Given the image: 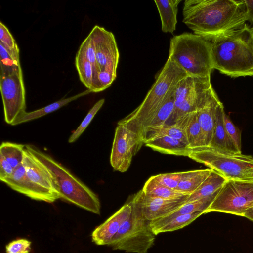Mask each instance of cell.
<instances>
[{
	"mask_svg": "<svg viewBox=\"0 0 253 253\" xmlns=\"http://www.w3.org/2000/svg\"><path fill=\"white\" fill-rule=\"evenodd\" d=\"M168 58L189 76L209 77L213 69L211 42L195 34L184 33L173 37Z\"/></svg>",
	"mask_w": 253,
	"mask_h": 253,
	"instance_id": "obj_5",
	"label": "cell"
},
{
	"mask_svg": "<svg viewBox=\"0 0 253 253\" xmlns=\"http://www.w3.org/2000/svg\"><path fill=\"white\" fill-rule=\"evenodd\" d=\"M142 190L144 194L148 196L165 199H176L189 195L162 185L152 176L145 182Z\"/></svg>",
	"mask_w": 253,
	"mask_h": 253,
	"instance_id": "obj_27",
	"label": "cell"
},
{
	"mask_svg": "<svg viewBox=\"0 0 253 253\" xmlns=\"http://www.w3.org/2000/svg\"><path fill=\"white\" fill-rule=\"evenodd\" d=\"M190 114L179 118L174 123L165 124L159 126L145 129L142 131L141 135V139L144 144L149 140L163 136H167L178 139L188 144L186 135V128Z\"/></svg>",
	"mask_w": 253,
	"mask_h": 253,
	"instance_id": "obj_18",
	"label": "cell"
},
{
	"mask_svg": "<svg viewBox=\"0 0 253 253\" xmlns=\"http://www.w3.org/2000/svg\"><path fill=\"white\" fill-rule=\"evenodd\" d=\"M31 242L26 239H18L9 243L5 247L6 253H29Z\"/></svg>",
	"mask_w": 253,
	"mask_h": 253,
	"instance_id": "obj_38",
	"label": "cell"
},
{
	"mask_svg": "<svg viewBox=\"0 0 253 253\" xmlns=\"http://www.w3.org/2000/svg\"><path fill=\"white\" fill-rule=\"evenodd\" d=\"M181 0H154L162 24V31L173 33L176 30L178 5Z\"/></svg>",
	"mask_w": 253,
	"mask_h": 253,
	"instance_id": "obj_23",
	"label": "cell"
},
{
	"mask_svg": "<svg viewBox=\"0 0 253 253\" xmlns=\"http://www.w3.org/2000/svg\"><path fill=\"white\" fill-rule=\"evenodd\" d=\"M214 93L211 76L187 75L178 82L174 88V109L166 124L174 123L183 116L196 112Z\"/></svg>",
	"mask_w": 253,
	"mask_h": 253,
	"instance_id": "obj_8",
	"label": "cell"
},
{
	"mask_svg": "<svg viewBox=\"0 0 253 253\" xmlns=\"http://www.w3.org/2000/svg\"><path fill=\"white\" fill-rule=\"evenodd\" d=\"M220 102L215 92L195 112L204 135L206 147H209L211 142L215 126L217 107Z\"/></svg>",
	"mask_w": 253,
	"mask_h": 253,
	"instance_id": "obj_16",
	"label": "cell"
},
{
	"mask_svg": "<svg viewBox=\"0 0 253 253\" xmlns=\"http://www.w3.org/2000/svg\"><path fill=\"white\" fill-rule=\"evenodd\" d=\"M220 189L210 196L192 202L185 203L165 217L172 218L178 215L189 214L199 211H204L205 214V211L211 204Z\"/></svg>",
	"mask_w": 253,
	"mask_h": 253,
	"instance_id": "obj_31",
	"label": "cell"
},
{
	"mask_svg": "<svg viewBox=\"0 0 253 253\" xmlns=\"http://www.w3.org/2000/svg\"><path fill=\"white\" fill-rule=\"evenodd\" d=\"M144 144L155 151L167 154L188 157L192 150L186 142L167 136L157 137Z\"/></svg>",
	"mask_w": 253,
	"mask_h": 253,
	"instance_id": "obj_21",
	"label": "cell"
},
{
	"mask_svg": "<svg viewBox=\"0 0 253 253\" xmlns=\"http://www.w3.org/2000/svg\"><path fill=\"white\" fill-rule=\"evenodd\" d=\"M117 73L105 70L98 72V78L102 91L108 88L115 80Z\"/></svg>",
	"mask_w": 253,
	"mask_h": 253,
	"instance_id": "obj_39",
	"label": "cell"
},
{
	"mask_svg": "<svg viewBox=\"0 0 253 253\" xmlns=\"http://www.w3.org/2000/svg\"><path fill=\"white\" fill-rule=\"evenodd\" d=\"M226 181V179L211 169L208 177L195 191L189 196L185 203L192 202L213 195L218 191Z\"/></svg>",
	"mask_w": 253,
	"mask_h": 253,
	"instance_id": "obj_25",
	"label": "cell"
},
{
	"mask_svg": "<svg viewBox=\"0 0 253 253\" xmlns=\"http://www.w3.org/2000/svg\"><path fill=\"white\" fill-rule=\"evenodd\" d=\"M243 217H246L253 221V209L246 212Z\"/></svg>",
	"mask_w": 253,
	"mask_h": 253,
	"instance_id": "obj_42",
	"label": "cell"
},
{
	"mask_svg": "<svg viewBox=\"0 0 253 253\" xmlns=\"http://www.w3.org/2000/svg\"><path fill=\"white\" fill-rule=\"evenodd\" d=\"M183 22L205 39L243 27L247 21L244 0H185Z\"/></svg>",
	"mask_w": 253,
	"mask_h": 253,
	"instance_id": "obj_1",
	"label": "cell"
},
{
	"mask_svg": "<svg viewBox=\"0 0 253 253\" xmlns=\"http://www.w3.org/2000/svg\"><path fill=\"white\" fill-rule=\"evenodd\" d=\"M206 39L213 69L234 78L253 76V35L247 24Z\"/></svg>",
	"mask_w": 253,
	"mask_h": 253,
	"instance_id": "obj_2",
	"label": "cell"
},
{
	"mask_svg": "<svg viewBox=\"0 0 253 253\" xmlns=\"http://www.w3.org/2000/svg\"><path fill=\"white\" fill-rule=\"evenodd\" d=\"M244 0L246 7L247 21L253 25V0Z\"/></svg>",
	"mask_w": 253,
	"mask_h": 253,
	"instance_id": "obj_41",
	"label": "cell"
},
{
	"mask_svg": "<svg viewBox=\"0 0 253 253\" xmlns=\"http://www.w3.org/2000/svg\"><path fill=\"white\" fill-rule=\"evenodd\" d=\"M224 113L223 104L220 102L217 107L215 126L209 147L220 152L230 153H241L226 132L223 122Z\"/></svg>",
	"mask_w": 253,
	"mask_h": 253,
	"instance_id": "obj_19",
	"label": "cell"
},
{
	"mask_svg": "<svg viewBox=\"0 0 253 253\" xmlns=\"http://www.w3.org/2000/svg\"><path fill=\"white\" fill-rule=\"evenodd\" d=\"M15 169L5 159L4 157L0 154V180L3 182L9 178L14 172Z\"/></svg>",
	"mask_w": 253,
	"mask_h": 253,
	"instance_id": "obj_40",
	"label": "cell"
},
{
	"mask_svg": "<svg viewBox=\"0 0 253 253\" xmlns=\"http://www.w3.org/2000/svg\"><path fill=\"white\" fill-rule=\"evenodd\" d=\"M0 89L4 121L11 125L26 111L25 89L22 71L0 77Z\"/></svg>",
	"mask_w": 253,
	"mask_h": 253,
	"instance_id": "obj_11",
	"label": "cell"
},
{
	"mask_svg": "<svg viewBox=\"0 0 253 253\" xmlns=\"http://www.w3.org/2000/svg\"><path fill=\"white\" fill-rule=\"evenodd\" d=\"M91 92L92 91L91 90L87 89V90L75 95L66 98L61 99L60 100L54 102L42 108L31 112L25 111L21 114L11 125H17L41 118L48 114L57 110L63 106L81 97L87 95Z\"/></svg>",
	"mask_w": 253,
	"mask_h": 253,
	"instance_id": "obj_24",
	"label": "cell"
},
{
	"mask_svg": "<svg viewBox=\"0 0 253 253\" xmlns=\"http://www.w3.org/2000/svg\"><path fill=\"white\" fill-rule=\"evenodd\" d=\"M131 204L130 215L122 224L109 246L114 250L128 253H146L154 245L156 235L151 228L150 221Z\"/></svg>",
	"mask_w": 253,
	"mask_h": 253,
	"instance_id": "obj_7",
	"label": "cell"
},
{
	"mask_svg": "<svg viewBox=\"0 0 253 253\" xmlns=\"http://www.w3.org/2000/svg\"><path fill=\"white\" fill-rule=\"evenodd\" d=\"M223 122L226 132L238 150L241 152V131L225 113L223 114Z\"/></svg>",
	"mask_w": 253,
	"mask_h": 253,
	"instance_id": "obj_37",
	"label": "cell"
},
{
	"mask_svg": "<svg viewBox=\"0 0 253 253\" xmlns=\"http://www.w3.org/2000/svg\"><path fill=\"white\" fill-rule=\"evenodd\" d=\"M25 148L48 170L60 198L93 213L100 214L99 199L89 188L50 155L32 145H25Z\"/></svg>",
	"mask_w": 253,
	"mask_h": 253,
	"instance_id": "obj_4",
	"label": "cell"
},
{
	"mask_svg": "<svg viewBox=\"0 0 253 253\" xmlns=\"http://www.w3.org/2000/svg\"><path fill=\"white\" fill-rule=\"evenodd\" d=\"M25 146L22 144L2 142L0 146V154L15 169L23 163Z\"/></svg>",
	"mask_w": 253,
	"mask_h": 253,
	"instance_id": "obj_30",
	"label": "cell"
},
{
	"mask_svg": "<svg viewBox=\"0 0 253 253\" xmlns=\"http://www.w3.org/2000/svg\"><path fill=\"white\" fill-rule=\"evenodd\" d=\"M75 65L81 81L92 92L102 91L98 78V70L91 63L76 54Z\"/></svg>",
	"mask_w": 253,
	"mask_h": 253,
	"instance_id": "obj_22",
	"label": "cell"
},
{
	"mask_svg": "<svg viewBox=\"0 0 253 253\" xmlns=\"http://www.w3.org/2000/svg\"><path fill=\"white\" fill-rule=\"evenodd\" d=\"M211 169L208 168L184 171L176 190L190 195L195 191L210 175Z\"/></svg>",
	"mask_w": 253,
	"mask_h": 253,
	"instance_id": "obj_26",
	"label": "cell"
},
{
	"mask_svg": "<svg viewBox=\"0 0 253 253\" xmlns=\"http://www.w3.org/2000/svg\"><path fill=\"white\" fill-rule=\"evenodd\" d=\"M189 195L176 199H165L148 196L141 190L129 201L146 219L151 221L166 216L178 209L185 203Z\"/></svg>",
	"mask_w": 253,
	"mask_h": 253,
	"instance_id": "obj_13",
	"label": "cell"
},
{
	"mask_svg": "<svg viewBox=\"0 0 253 253\" xmlns=\"http://www.w3.org/2000/svg\"><path fill=\"white\" fill-rule=\"evenodd\" d=\"M3 182L13 190L34 200L51 203L60 199L57 193L32 182L28 177L23 164L16 168L11 176Z\"/></svg>",
	"mask_w": 253,
	"mask_h": 253,
	"instance_id": "obj_14",
	"label": "cell"
},
{
	"mask_svg": "<svg viewBox=\"0 0 253 253\" xmlns=\"http://www.w3.org/2000/svg\"><path fill=\"white\" fill-rule=\"evenodd\" d=\"M131 211V204L128 201L94 230L91 234L92 241L97 245L109 246L122 224L130 215Z\"/></svg>",
	"mask_w": 253,
	"mask_h": 253,
	"instance_id": "obj_15",
	"label": "cell"
},
{
	"mask_svg": "<svg viewBox=\"0 0 253 253\" xmlns=\"http://www.w3.org/2000/svg\"><path fill=\"white\" fill-rule=\"evenodd\" d=\"M77 54L89 61L97 68L95 46L90 33L82 43Z\"/></svg>",
	"mask_w": 253,
	"mask_h": 253,
	"instance_id": "obj_35",
	"label": "cell"
},
{
	"mask_svg": "<svg viewBox=\"0 0 253 253\" xmlns=\"http://www.w3.org/2000/svg\"><path fill=\"white\" fill-rule=\"evenodd\" d=\"M203 214H204V211H199L172 218L165 216L150 221V225L152 232L157 235L163 232L181 229L190 224Z\"/></svg>",
	"mask_w": 253,
	"mask_h": 253,
	"instance_id": "obj_20",
	"label": "cell"
},
{
	"mask_svg": "<svg viewBox=\"0 0 253 253\" xmlns=\"http://www.w3.org/2000/svg\"><path fill=\"white\" fill-rule=\"evenodd\" d=\"M105 102L104 99L98 100L89 110L87 115L77 129L72 133L68 139L70 143L75 142L84 132L93 119L98 111L101 109Z\"/></svg>",
	"mask_w": 253,
	"mask_h": 253,
	"instance_id": "obj_33",
	"label": "cell"
},
{
	"mask_svg": "<svg viewBox=\"0 0 253 253\" xmlns=\"http://www.w3.org/2000/svg\"><path fill=\"white\" fill-rule=\"evenodd\" d=\"M183 172L160 174L152 176L153 178L162 185L175 190L178 187Z\"/></svg>",
	"mask_w": 253,
	"mask_h": 253,
	"instance_id": "obj_36",
	"label": "cell"
},
{
	"mask_svg": "<svg viewBox=\"0 0 253 253\" xmlns=\"http://www.w3.org/2000/svg\"><path fill=\"white\" fill-rule=\"evenodd\" d=\"M187 75L168 58L142 103L118 123L141 137L144 125L171 95L178 82Z\"/></svg>",
	"mask_w": 253,
	"mask_h": 253,
	"instance_id": "obj_3",
	"label": "cell"
},
{
	"mask_svg": "<svg viewBox=\"0 0 253 253\" xmlns=\"http://www.w3.org/2000/svg\"><path fill=\"white\" fill-rule=\"evenodd\" d=\"M251 29H252V31L253 35V26L251 28Z\"/></svg>",
	"mask_w": 253,
	"mask_h": 253,
	"instance_id": "obj_43",
	"label": "cell"
},
{
	"mask_svg": "<svg viewBox=\"0 0 253 253\" xmlns=\"http://www.w3.org/2000/svg\"><path fill=\"white\" fill-rule=\"evenodd\" d=\"M174 109V91L156 113L144 125L142 132L145 129L166 124ZM141 132V134H142Z\"/></svg>",
	"mask_w": 253,
	"mask_h": 253,
	"instance_id": "obj_29",
	"label": "cell"
},
{
	"mask_svg": "<svg viewBox=\"0 0 253 253\" xmlns=\"http://www.w3.org/2000/svg\"><path fill=\"white\" fill-rule=\"evenodd\" d=\"M90 34L94 41L98 71L117 73L120 54L114 34L98 25L93 28Z\"/></svg>",
	"mask_w": 253,
	"mask_h": 253,
	"instance_id": "obj_12",
	"label": "cell"
},
{
	"mask_svg": "<svg viewBox=\"0 0 253 253\" xmlns=\"http://www.w3.org/2000/svg\"><path fill=\"white\" fill-rule=\"evenodd\" d=\"M188 157L218 172L227 180L253 182V156L251 155L220 152L204 147L191 150Z\"/></svg>",
	"mask_w": 253,
	"mask_h": 253,
	"instance_id": "obj_6",
	"label": "cell"
},
{
	"mask_svg": "<svg viewBox=\"0 0 253 253\" xmlns=\"http://www.w3.org/2000/svg\"><path fill=\"white\" fill-rule=\"evenodd\" d=\"M253 209V182L229 180L220 188L215 198L205 211L243 216Z\"/></svg>",
	"mask_w": 253,
	"mask_h": 253,
	"instance_id": "obj_9",
	"label": "cell"
},
{
	"mask_svg": "<svg viewBox=\"0 0 253 253\" xmlns=\"http://www.w3.org/2000/svg\"><path fill=\"white\" fill-rule=\"evenodd\" d=\"M0 77L6 76L22 71L20 58L15 57L11 55L1 43H0Z\"/></svg>",
	"mask_w": 253,
	"mask_h": 253,
	"instance_id": "obj_32",
	"label": "cell"
},
{
	"mask_svg": "<svg viewBox=\"0 0 253 253\" xmlns=\"http://www.w3.org/2000/svg\"><path fill=\"white\" fill-rule=\"evenodd\" d=\"M144 144L140 136L118 123L110 157V164L115 171H126L133 156Z\"/></svg>",
	"mask_w": 253,
	"mask_h": 253,
	"instance_id": "obj_10",
	"label": "cell"
},
{
	"mask_svg": "<svg viewBox=\"0 0 253 253\" xmlns=\"http://www.w3.org/2000/svg\"><path fill=\"white\" fill-rule=\"evenodd\" d=\"M186 135L189 148L191 150L206 147L204 135L195 112L189 115L186 128Z\"/></svg>",
	"mask_w": 253,
	"mask_h": 253,
	"instance_id": "obj_28",
	"label": "cell"
},
{
	"mask_svg": "<svg viewBox=\"0 0 253 253\" xmlns=\"http://www.w3.org/2000/svg\"><path fill=\"white\" fill-rule=\"evenodd\" d=\"M0 43L13 56L19 58V49L16 42L7 27L0 22Z\"/></svg>",
	"mask_w": 253,
	"mask_h": 253,
	"instance_id": "obj_34",
	"label": "cell"
},
{
	"mask_svg": "<svg viewBox=\"0 0 253 253\" xmlns=\"http://www.w3.org/2000/svg\"><path fill=\"white\" fill-rule=\"evenodd\" d=\"M22 164L28 177L32 182L41 187L57 193L48 170L25 148Z\"/></svg>",
	"mask_w": 253,
	"mask_h": 253,
	"instance_id": "obj_17",
	"label": "cell"
}]
</instances>
